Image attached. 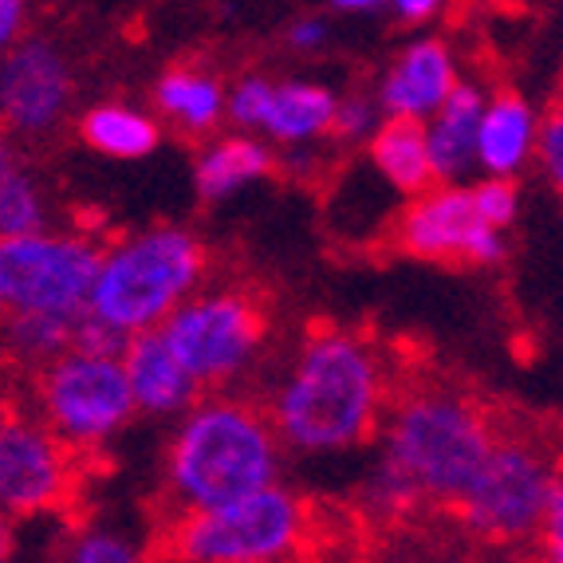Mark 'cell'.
<instances>
[{
	"label": "cell",
	"instance_id": "cell-1",
	"mask_svg": "<svg viewBox=\"0 0 563 563\" xmlns=\"http://www.w3.org/2000/svg\"><path fill=\"white\" fill-rule=\"evenodd\" d=\"M383 406L386 375L375 347L351 331L320 328L276 386L273 422L288 450L343 453L375 438Z\"/></svg>",
	"mask_w": 563,
	"mask_h": 563
},
{
	"label": "cell",
	"instance_id": "cell-2",
	"mask_svg": "<svg viewBox=\"0 0 563 563\" xmlns=\"http://www.w3.org/2000/svg\"><path fill=\"white\" fill-rule=\"evenodd\" d=\"M280 445L273 413L261 406L241 398H198L166 453L169 520L273 485L280 477Z\"/></svg>",
	"mask_w": 563,
	"mask_h": 563
},
{
	"label": "cell",
	"instance_id": "cell-3",
	"mask_svg": "<svg viewBox=\"0 0 563 563\" xmlns=\"http://www.w3.org/2000/svg\"><path fill=\"white\" fill-rule=\"evenodd\" d=\"M206 249L186 229L158 225L107 244L95 273L91 308L126 335L154 331L201 288Z\"/></svg>",
	"mask_w": 563,
	"mask_h": 563
},
{
	"label": "cell",
	"instance_id": "cell-4",
	"mask_svg": "<svg viewBox=\"0 0 563 563\" xmlns=\"http://www.w3.org/2000/svg\"><path fill=\"white\" fill-rule=\"evenodd\" d=\"M497 445V430L470 398L413 390L390 410L383 453L418 485L422 500L457 505Z\"/></svg>",
	"mask_w": 563,
	"mask_h": 563
},
{
	"label": "cell",
	"instance_id": "cell-5",
	"mask_svg": "<svg viewBox=\"0 0 563 563\" xmlns=\"http://www.w3.org/2000/svg\"><path fill=\"white\" fill-rule=\"evenodd\" d=\"M311 544V512L296 493L273 485L198 512H181L162 532L158 555L186 563H276Z\"/></svg>",
	"mask_w": 563,
	"mask_h": 563
},
{
	"label": "cell",
	"instance_id": "cell-6",
	"mask_svg": "<svg viewBox=\"0 0 563 563\" xmlns=\"http://www.w3.org/2000/svg\"><path fill=\"white\" fill-rule=\"evenodd\" d=\"M32 398L40 418L76 453L99 450L139 413L122 358L87 355L76 347L40 366Z\"/></svg>",
	"mask_w": 563,
	"mask_h": 563
},
{
	"label": "cell",
	"instance_id": "cell-7",
	"mask_svg": "<svg viewBox=\"0 0 563 563\" xmlns=\"http://www.w3.org/2000/svg\"><path fill=\"white\" fill-rule=\"evenodd\" d=\"M264 308L241 288H198L174 308L162 335L201 386H229L264 347Z\"/></svg>",
	"mask_w": 563,
	"mask_h": 563
},
{
	"label": "cell",
	"instance_id": "cell-8",
	"mask_svg": "<svg viewBox=\"0 0 563 563\" xmlns=\"http://www.w3.org/2000/svg\"><path fill=\"white\" fill-rule=\"evenodd\" d=\"M103 249L79 233L0 236V303L4 311H47L79 320L91 308Z\"/></svg>",
	"mask_w": 563,
	"mask_h": 563
},
{
	"label": "cell",
	"instance_id": "cell-9",
	"mask_svg": "<svg viewBox=\"0 0 563 563\" xmlns=\"http://www.w3.org/2000/svg\"><path fill=\"white\" fill-rule=\"evenodd\" d=\"M555 470L540 450L528 442H500L485 457L481 473L461 493L457 508L461 525L485 544H528L540 536L548 493Z\"/></svg>",
	"mask_w": 563,
	"mask_h": 563
},
{
	"label": "cell",
	"instance_id": "cell-10",
	"mask_svg": "<svg viewBox=\"0 0 563 563\" xmlns=\"http://www.w3.org/2000/svg\"><path fill=\"white\" fill-rule=\"evenodd\" d=\"M76 488V450L40 413H0V512L44 517Z\"/></svg>",
	"mask_w": 563,
	"mask_h": 563
},
{
	"label": "cell",
	"instance_id": "cell-11",
	"mask_svg": "<svg viewBox=\"0 0 563 563\" xmlns=\"http://www.w3.org/2000/svg\"><path fill=\"white\" fill-rule=\"evenodd\" d=\"M398 249L418 261H465L497 264L505 261V236L485 225L473 209L470 189L438 181L426 194H413L406 213L398 217Z\"/></svg>",
	"mask_w": 563,
	"mask_h": 563
},
{
	"label": "cell",
	"instance_id": "cell-12",
	"mask_svg": "<svg viewBox=\"0 0 563 563\" xmlns=\"http://www.w3.org/2000/svg\"><path fill=\"white\" fill-rule=\"evenodd\" d=\"M71 103V67L47 40H20L0 56V114L12 131L44 134Z\"/></svg>",
	"mask_w": 563,
	"mask_h": 563
},
{
	"label": "cell",
	"instance_id": "cell-13",
	"mask_svg": "<svg viewBox=\"0 0 563 563\" xmlns=\"http://www.w3.org/2000/svg\"><path fill=\"white\" fill-rule=\"evenodd\" d=\"M122 366H126V378H131L139 413L169 418V413H186L189 406L201 398V383L189 375L186 363L174 355V347L166 343L162 328L131 335Z\"/></svg>",
	"mask_w": 563,
	"mask_h": 563
},
{
	"label": "cell",
	"instance_id": "cell-14",
	"mask_svg": "<svg viewBox=\"0 0 563 563\" xmlns=\"http://www.w3.org/2000/svg\"><path fill=\"white\" fill-rule=\"evenodd\" d=\"M457 87V64L442 40H418L390 64L378 103L386 114H406V119H430L438 107L450 99Z\"/></svg>",
	"mask_w": 563,
	"mask_h": 563
},
{
	"label": "cell",
	"instance_id": "cell-15",
	"mask_svg": "<svg viewBox=\"0 0 563 563\" xmlns=\"http://www.w3.org/2000/svg\"><path fill=\"white\" fill-rule=\"evenodd\" d=\"M536 134H540V114L520 95L500 91L493 95L481 111L477 126V166L485 174L512 178L528 166L536 154Z\"/></svg>",
	"mask_w": 563,
	"mask_h": 563
},
{
	"label": "cell",
	"instance_id": "cell-16",
	"mask_svg": "<svg viewBox=\"0 0 563 563\" xmlns=\"http://www.w3.org/2000/svg\"><path fill=\"white\" fill-rule=\"evenodd\" d=\"M488 95L477 84H461L450 91L438 111L426 119V139H430V158L438 181H457L477 166V126Z\"/></svg>",
	"mask_w": 563,
	"mask_h": 563
},
{
	"label": "cell",
	"instance_id": "cell-17",
	"mask_svg": "<svg viewBox=\"0 0 563 563\" xmlns=\"http://www.w3.org/2000/svg\"><path fill=\"white\" fill-rule=\"evenodd\" d=\"M371 162L398 194L413 198L438 186L430 158V139H426L422 119H406V114H386L378 131L371 134Z\"/></svg>",
	"mask_w": 563,
	"mask_h": 563
},
{
	"label": "cell",
	"instance_id": "cell-18",
	"mask_svg": "<svg viewBox=\"0 0 563 563\" xmlns=\"http://www.w3.org/2000/svg\"><path fill=\"white\" fill-rule=\"evenodd\" d=\"M335 107H339V95L328 91L323 84L288 79V84H276L261 131L273 142H284V146H311L316 139L331 134Z\"/></svg>",
	"mask_w": 563,
	"mask_h": 563
},
{
	"label": "cell",
	"instance_id": "cell-19",
	"mask_svg": "<svg viewBox=\"0 0 563 563\" xmlns=\"http://www.w3.org/2000/svg\"><path fill=\"white\" fill-rule=\"evenodd\" d=\"M273 166L276 162L264 142L249 139V134H233V139L209 142L198 158L194 178H198V194L206 201H225L229 194L244 189L249 181L268 178Z\"/></svg>",
	"mask_w": 563,
	"mask_h": 563
},
{
	"label": "cell",
	"instance_id": "cell-20",
	"mask_svg": "<svg viewBox=\"0 0 563 563\" xmlns=\"http://www.w3.org/2000/svg\"><path fill=\"white\" fill-rule=\"evenodd\" d=\"M154 103L166 119H174L181 131L206 134L217 122L225 119L229 91L221 87V79L206 76V71H189V67H174L158 79Z\"/></svg>",
	"mask_w": 563,
	"mask_h": 563
},
{
	"label": "cell",
	"instance_id": "cell-21",
	"mask_svg": "<svg viewBox=\"0 0 563 563\" xmlns=\"http://www.w3.org/2000/svg\"><path fill=\"white\" fill-rule=\"evenodd\" d=\"M79 134H84L87 146H95L107 158H146V154L158 146L162 131L158 122L151 119L139 107L126 103H99L79 119Z\"/></svg>",
	"mask_w": 563,
	"mask_h": 563
},
{
	"label": "cell",
	"instance_id": "cell-22",
	"mask_svg": "<svg viewBox=\"0 0 563 563\" xmlns=\"http://www.w3.org/2000/svg\"><path fill=\"white\" fill-rule=\"evenodd\" d=\"M71 331H76V320H67V316L4 311L0 316V351L16 358V363L40 371V366H47L71 347Z\"/></svg>",
	"mask_w": 563,
	"mask_h": 563
},
{
	"label": "cell",
	"instance_id": "cell-23",
	"mask_svg": "<svg viewBox=\"0 0 563 563\" xmlns=\"http://www.w3.org/2000/svg\"><path fill=\"white\" fill-rule=\"evenodd\" d=\"M47 229V206L36 178L9 139H0V236H20Z\"/></svg>",
	"mask_w": 563,
	"mask_h": 563
},
{
	"label": "cell",
	"instance_id": "cell-24",
	"mask_svg": "<svg viewBox=\"0 0 563 563\" xmlns=\"http://www.w3.org/2000/svg\"><path fill=\"white\" fill-rule=\"evenodd\" d=\"M418 500H422L418 485L383 453L378 465L371 470V477H366V505L375 508V512H383V517H402Z\"/></svg>",
	"mask_w": 563,
	"mask_h": 563
},
{
	"label": "cell",
	"instance_id": "cell-25",
	"mask_svg": "<svg viewBox=\"0 0 563 563\" xmlns=\"http://www.w3.org/2000/svg\"><path fill=\"white\" fill-rule=\"evenodd\" d=\"M273 91H276V84L273 79H264V76L236 79L233 91H229L225 119L233 122L236 131H261L264 114H268V103H273Z\"/></svg>",
	"mask_w": 563,
	"mask_h": 563
},
{
	"label": "cell",
	"instance_id": "cell-26",
	"mask_svg": "<svg viewBox=\"0 0 563 563\" xmlns=\"http://www.w3.org/2000/svg\"><path fill=\"white\" fill-rule=\"evenodd\" d=\"M142 552L134 548L131 536L114 532V528H84L67 548V560L76 563H131Z\"/></svg>",
	"mask_w": 563,
	"mask_h": 563
},
{
	"label": "cell",
	"instance_id": "cell-27",
	"mask_svg": "<svg viewBox=\"0 0 563 563\" xmlns=\"http://www.w3.org/2000/svg\"><path fill=\"white\" fill-rule=\"evenodd\" d=\"M473 194V209L485 225L493 229H508L512 225V217H517V206H520V194L512 186V178H500V174H485V181L470 189Z\"/></svg>",
	"mask_w": 563,
	"mask_h": 563
},
{
	"label": "cell",
	"instance_id": "cell-28",
	"mask_svg": "<svg viewBox=\"0 0 563 563\" xmlns=\"http://www.w3.org/2000/svg\"><path fill=\"white\" fill-rule=\"evenodd\" d=\"M383 103L378 99H363V95H347V99H339L335 107V122H331V134L339 142H371V134L378 131V122H383Z\"/></svg>",
	"mask_w": 563,
	"mask_h": 563
},
{
	"label": "cell",
	"instance_id": "cell-29",
	"mask_svg": "<svg viewBox=\"0 0 563 563\" xmlns=\"http://www.w3.org/2000/svg\"><path fill=\"white\" fill-rule=\"evenodd\" d=\"M126 343H131V335L114 328V323H107L103 316H95V311H84L76 320V331H71V347L87 351V355L122 358L126 355Z\"/></svg>",
	"mask_w": 563,
	"mask_h": 563
},
{
	"label": "cell",
	"instance_id": "cell-30",
	"mask_svg": "<svg viewBox=\"0 0 563 563\" xmlns=\"http://www.w3.org/2000/svg\"><path fill=\"white\" fill-rule=\"evenodd\" d=\"M536 162L548 174L555 189L563 194V103L540 119V134H536Z\"/></svg>",
	"mask_w": 563,
	"mask_h": 563
},
{
	"label": "cell",
	"instance_id": "cell-31",
	"mask_svg": "<svg viewBox=\"0 0 563 563\" xmlns=\"http://www.w3.org/2000/svg\"><path fill=\"white\" fill-rule=\"evenodd\" d=\"M540 552L552 563H563V470L555 473L552 493H548V508L544 520H540V536H536Z\"/></svg>",
	"mask_w": 563,
	"mask_h": 563
},
{
	"label": "cell",
	"instance_id": "cell-32",
	"mask_svg": "<svg viewBox=\"0 0 563 563\" xmlns=\"http://www.w3.org/2000/svg\"><path fill=\"white\" fill-rule=\"evenodd\" d=\"M328 32L331 29L323 16H303L288 29V47H296V52H316V47L328 44Z\"/></svg>",
	"mask_w": 563,
	"mask_h": 563
},
{
	"label": "cell",
	"instance_id": "cell-33",
	"mask_svg": "<svg viewBox=\"0 0 563 563\" xmlns=\"http://www.w3.org/2000/svg\"><path fill=\"white\" fill-rule=\"evenodd\" d=\"M24 0H0V56L9 52L12 44H20V32H24Z\"/></svg>",
	"mask_w": 563,
	"mask_h": 563
},
{
	"label": "cell",
	"instance_id": "cell-34",
	"mask_svg": "<svg viewBox=\"0 0 563 563\" xmlns=\"http://www.w3.org/2000/svg\"><path fill=\"white\" fill-rule=\"evenodd\" d=\"M445 0H390V9L398 12V20L406 24H422V20H433L442 12Z\"/></svg>",
	"mask_w": 563,
	"mask_h": 563
},
{
	"label": "cell",
	"instance_id": "cell-35",
	"mask_svg": "<svg viewBox=\"0 0 563 563\" xmlns=\"http://www.w3.org/2000/svg\"><path fill=\"white\" fill-rule=\"evenodd\" d=\"M383 0H335L339 12H375Z\"/></svg>",
	"mask_w": 563,
	"mask_h": 563
},
{
	"label": "cell",
	"instance_id": "cell-36",
	"mask_svg": "<svg viewBox=\"0 0 563 563\" xmlns=\"http://www.w3.org/2000/svg\"><path fill=\"white\" fill-rule=\"evenodd\" d=\"M9 520L12 517H4V512H0V560L12 552V528H9Z\"/></svg>",
	"mask_w": 563,
	"mask_h": 563
},
{
	"label": "cell",
	"instance_id": "cell-37",
	"mask_svg": "<svg viewBox=\"0 0 563 563\" xmlns=\"http://www.w3.org/2000/svg\"><path fill=\"white\" fill-rule=\"evenodd\" d=\"M0 413H4V386H0Z\"/></svg>",
	"mask_w": 563,
	"mask_h": 563
},
{
	"label": "cell",
	"instance_id": "cell-38",
	"mask_svg": "<svg viewBox=\"0 0 563 563\" xmlns=\"http://www.w3.org/2000/svg\"><path fill=\"white\" fill-rule=\"evenodd\" d=\"M0 316H4V303H0Z\"/></svg>",
	"mask_w": 563,
	"mask_h": 563
}]
</instances>
